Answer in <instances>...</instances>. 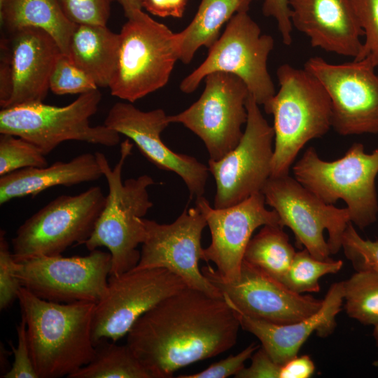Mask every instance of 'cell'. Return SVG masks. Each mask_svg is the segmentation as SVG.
<instances>
[{"instance_id":"cell-1","label":"cell","mask_w":378,"mask_h":378,"mask_svg":"<svg viewBox=\"0 0 378 378\" xmlns=\"http://www.w3.org/2000/svg\"><path fill=\"white\" fill-rule=\"evenodd\" d=\"M240 328L224 297L186 287L141 316L127 334V345L151 378H169L232 348Z\"/></svg>"},{"instance_id":"cell-2","label":"cell","mask_w":378,"mask_h":378,"mask_svg":"<svg viewBox=\"0 0 378 378\" xmlns=\"http://www.w3.org/2000/svg\"><path fill=\"white\" fill-rule=\"evenodd\" d=\"M18 300L38 378H69L90 362L95 354L92 319L96 303L48 301L22 286Z\"/></svg>"},{"instance_id":"cell-3","label":"cell","mask_w":378,"mask_h":378,"mask_svg":"<svg viewBox=\"0 0 378 378\" xmlns=\"http://www.w3.org/2000/svg\"><path fill=\"white\" fill-rule=\"evenodd\" d=\"M132 147L129 139L120 144V159L113 168L104 153H95L108 193L94 230L84 244L90 251L101 246L108 248L111 255L109 276L119 275L137 265L141 251L136 248L146 237L143 218L153 206L147 190L155 183L151 176L144 174L122 182L123 166Z\"/></svg>"},{"instance_id":"cell-4","label":"cell","mask_w":378,"mask_h":378,"mask_svg":"<svg viewBox=\"0 0 378 378\" xmlns=\"http://www.w3.org/2000/svg\"><path fill=\"white\" fill-rule=\"evenodd\" d=\"M279 90L264 105L274 118L271 176L289 174L298 154L309 141L332 127V103L320 80L304 69L288 64L276 71Z\"/></svg>"},{"instance_id":"cell-5","label":"cell","mask_w":378,"mask_h":378,"mask_svg":"<svg viewBox=\"0 0 378 378\" xmlns=\"http://www.w3.org/2000/svg\"><path fill=\"white\" fill-rule=\"evenodd\" d=\"M292 169L294 178L324 202L343 200L351 223L360 230L376 222L378 148L368 153L363 144L354 143L343 157L326 161L310 146Z\"/></svg>"},{"instance_id":"cell-6","label":"cell","mask_w":378,"mask_h":378,"mask_svg":"<svg viewBox=\"0 0 378 378\" xmlns=\"http://www.w3.org/2000/svg\"><path fill=\"white\" fill-rule=\"evenodd\" d=\"M113 96L133 103L167 83L180 57L178 33L139 10L122 26Z\"/></svg>"},{"instance_id":"cell-7","label":"cell","mask_w":378,"mask_h":378,"mask_svg":"<svg viewBox=\"0 0 378 378\" xmlns=\"http://www.w3.org/2000/svg\"><path fill=\"white\" fill-rule=\"evenodd\" d=\"M101 99L97 89L80 94L63 106L36 102L1 108L0 134L23 138L37 146L45 155L66 141L116 146L120 142L119 133L105 125L90 124V118L97 113Z\"/></svg>"},{"instance_id":"cell-8","label":"cell","mask_w":378,"mask_h":378,"mask_svg":"<svg viewBox=\"0 0 378 378\" xmlns=\"http://www.w3.org/2000/svg\"><path fill=\"white\" fill-rule=\"evenodd\" d=\"M274 46L272 36L262 34L248 10L237 12L209 48L204 62L182 80L180 89L192 93L208 74L224 72L241 79L256 102L264 105L276 93L267 69Z\"/></svg>"},{"instance_id":"cell-9","label":"cell","mask_w":378,"mask_h":378,"mask_svg":"<svg viewBox=\"0 0 378 378\" xmlns=\"http://www.w3.org/2000/svg\"><path fill=\"white\" fill-rule=\"evenodd\" d=\"M99 186L75 195H62L27 218L11 240L16 262L61 255L72 245L84 244L105 206Z\"/></svg>"},{"instance_id":"cell-10","label":"cell","mask_w":378,"mask_h":378,"mask_svg":"<svg viewBox=\"0 0 378 378\" xmlns=\"http://www.w3.org/2000/svg\"><path fill=\"white\" fill-rule=\"evenodd\" d=\"M262 192L265 204L277 213L281 226L293 231L299 246L323 260L340 251L343 233L351 222L346 208L324 202L289 174L270 176Z\"/></svg>"},{"instance_id":"cell-11","label":"cell","mask_w":378,"mask_h":378,"mask_svg":"<svg viewBox=\"0 0 378 378\" xmlns=\"http://www.w3.org/2000/svg\"><path fill=\"white\" fill-rule=\"evenodd\" d=\"M249 94L246 127L239 144L208 168L216 182L214 207L235 205L262 192L272 175L274 132Z\"/></svg>"},{"instance_id":"cell-12","label":"cell","mask_w":378,"mask_h":378,"mask_svg":"<svg viewBox=\"0 0 378 378\" xmlns=\"http://www.w3.org/2000/svg\"><path fill=\"white\" fill-rule=\"evenodd\" d=\"M200 98L183 111L168 115L170 123H180L204 142L209 160H218L240 141L246 123L249 92L239 77L214 72L204 78Z\"/></svg>"},{"instance_id":"cell-13","label":"cell","mask_w":378,"mask_h":378,"mask_svg":"<svg viewBox=\"0 0 378 378\" xmlns=\"http://www.w3.org/2000/svg\"><path fill=\"white\" fill-rule=\"evenodd\" d=\"M111 269L110 252L94 249L85 256H37L16 262L21 286L58 303H97L106 294Z\"/></svg>"},{"instance_id":"cell-14","label":"cell","mask_w":378,"mask_h":378,"mask_svg":"<svg viewBox=\"0 0 378 378\" xmlns=\"http://www.w3.org/2000/svg\"><path fill=\"white\" fill-rule=\"evenodd\" d=\"M187 287L178 275L165 268L131 270L109 276L107 290L95 304L92 340L116 342L136 321L162 300Z\"/></svg>"},{"instance_id":"cell-15","label":"cell","mask_w":378,"mask_h":378,"mask_svg":"<svg viewBox=\"0 0 378 378\" xmlns=\"http://www.w3.org/2000/svg\"><path fill=\"white\" fill-rule=\"evenodd\" d=\"M304 68L327 90L332 103V127L337 134H378V75L369 60L334 64L313 57Z\"/></svg>"},{"instance_id":"cell-16","label":"cell","mask_w":378,"mask_h":378,"mask_svg":"<svg viewBox=\"0 0 378 378\" xmlns=\"http://www.w3.org/2000/svg\"><path fill=\"white\" fill-rule=\"evenodd\" d=\"M146 237L137 265L132 270L162 267L178 275L187 287L222 298L221 292L202 274V233L207 226L199 209L186 206L172 223L160 224L143 218Z\"/></svg>"},{"instance_id":"cell-17","label":"cell","mask_w":378,"mask_h":378,"mask_svg":"<svg viewBox=\"0 0 378 378\" xmlns=\"http://www.w3.org/2000/svg\"><path fill=\"white\" fill-rule=\"evenodd\" d=\"M201 271L232 308L256 319L291 323L316 313L323 304V300L293 292L244 260L239 277L234 281H226L209 265Z\"/></svg>"},{"instance_id":"cell-18","label":"cell","mask_w":378,"mask_h":378,"mask_svg":"<svg viewBox=\"0 0 378 378\" xmlns=\"http://www.w3.org/2000/svg\"><path fill=\"white\" fill-rule=\"evenodd\" d=\"M262 192L229 207L210 206L203 196L195 199V206L204 216L211 241L204 248L202 260L212 262L226 281L238 279L246 247L253 232L265 225H281L277 213L265 207Z\"/></svg>"},{"instance_id":"cell-19","label":"cell","mask_w":378,"mask_h":378,"mask_svg":"<svg viewBox=\"0 0 378 378\" xmlns=\"http://www.w3.org/2000/svg\"><path fill=\"white\" fill-rule=\"evenodd\" d=\"M169 124L168 115L162 108L143 111L128 102L114 104L104 122L132 140L157 167L180 176L189 190L190 200L203 196L209 168L195 158L176 153L167 146L160 135Z\"/></svg>"},{"instance_id":"cell-20","label":"cell","mask_w":378,"mask_h":378,"mask_svg":"<svg viewBox=\"0 0 378 378\" xmlns=\"http://www.w3.org/2000/svg\"><path fill=\"white\" fill-rule=\"evenodd\" d=\"M293 27L313 48L359 58L364 36L350 0H288Z\"/></svg>"},{"instance_id":"cell-21","label":"cell","mask_w":378,"mask_h":378,"mask_svg":"<svg viewBox=\"0 0 378 378\" xmlns=\"http://www.w3.org/2000/svg\"><path fill=\"white\" fill-rule=\"evenodd\" d=\"M344 302L343 281L329 288L321 307L309 316L288 324H277L248 316L232 308L241 328L255 335L270 357L284 364L298 356L309 337L314 332L319 337L330 335L336 326V316Z\"/></svg>"},{"instance_id":"cell-22","label":"cell","mask_w":378,"mask_h":378,"mask_svg":"<svg viewBox=\"0 0 378 378\" xmlns=\"http://www.w3.org/2000/svg\"><path fill=\"white\" fill-rule=\"evenodd\" d=\"M13 87L1 108L43 102L50 89L54 64L62 53L55 41L37 28H24L10 34Z\"/></svg>"},{"instance_id":"cell-23","label":"cell","mask_w":378,"mask_h":378,"mask_svg":"<svg viewBox=\"0 0 378 378\" xmlns=\"http://www.w3.org/2000/svg\"><path fill=\"white\" fill-rule=\"evenodd\" d=\"M103 176L95 153L80 154L68 162L21 169L0 178V204L15 198L36 196L56 186H71Z\"/></svg>"},{"instance_id":"cell-24","label":"cell","mask_w":378,"mask_h":378,"mask_svg":"<svg viewBox=\"0 0 378 378\" xmlns=\"http://www.w3.org/2000/svg\"><path fill=\"white\" fill-rule=\"evenodd\" d=\"M120 45V34L106 25L77 24L67 56L97 87L108 88L116 70Z\"/></svg>"},{"instance_id":"cell-25","label":"cell","mask_w":378,"mask_h":378,"mask_svg":"<svg viewBox=\"0 0 378 378\" xmlns=\"http://www.w3.org/2000/svg\"><path fill=\"white\" fill-rule=\"evenodd\" d=\"M0 18L10 34L29 27L43 30L66 55L77 26L67 18L59 0H4L0 5Z\"/></svg>"},{"instance_id":"cell-26","label":"cell","mask_w":378,"mask_h":378,"mask_svg":"<svg viewBox=\"0 0 378 378\" xmlns=\"http://www.w3.org/2000/svg\"><path fill=\"white\" fill-rule=\"evenodd\" d=\"M253 0H202L190 24L178 33L179 60L189 64L197 50L209 48L219 38L222 27L237 12L248 10Z\"/></svg>"},{"instance_id":"cell-27","label":"cell","mask_w":378,"mask_h":378,"mask_svg":"<svg viewBox=\"0 0 378 378\" xmlns=\"http://www.w3.org/2000/svg\"><path fill=\"white\" fill-rule=\"evenodd\" d=\"M295 253L282 226L265 225L251 239L244 260L281 282Z\"/></svg>"},{"instance_id":"cell-28","label":"cell","mask_w":378,"mask_h":378,"mask_svg":"<svg viewBox=\"0 0 378 378\" xmlns=\"http://www.w3.org/2000/svg\"><path fill=\"white\" fill-rule=\"evenodd\" d=\"M69 378H151L127 345L104 340L95 346V354L86 365Z\"/></svg>"},{"instance_id":"cell-29","label":"cell","mask_w":378,"mask_h":378,"mask_svg":"<svg viewBox=\"0 0 378 378\" xmlns=\"http://www.w3.org/2000/svg\"><path fill=\"white\" fill-rule=\"evenodd\" d=\"M344 309L351 318L365 326L378 324V272L356 270L343 281Z\"/></svg>"},{"instance_id":"cell-30","label":"cell","mask_w":378,"mask_h":378,"mask_svg":"<svg viewBox=\"0 0 378 378\" xmlns=\"http://www.w3.org/2000/svg\"><path fill=\"white\" fill-rule=\"evenodd\" d=\"M342 265L341 260H319L304 248L295 253L281 283L297 293H317L320 290L321 277L338 272Z\"/></svg>"},{"instance_id":"cell-31","label":"cell","mask_w":378,"mask_h":378,"mask_svg":"<svg viewBox=\"0 0 378 378\" xmlns=\"http://www.w3.org/2000/svg\"><path fill=\"white\" fill-rule=\"evenodd\" d=\"M46 155L32 143L8 134L0 135V176L28 167L48 165Z\"/></svg>"},{"instance_id":"cell-32","label":"cell","mask_w":378,"mask_h":378,"mask_svg":"<svg viewBox=\"0 0 378 378\" xmlns=\"http://www.w3.org/2000/svg\"><path fill=\"white\" fill-rule=\"evenodd\" d=\"M50 90L55 94H84L98 89L94 80L76 66L69 57L61 53L50 77Z\"/></svg>"},{"instance_id":"cell-33","label":"cell","mask_w":378,"mask_h":378,"mask_svg":"<svg viewBox=\"0 0 378 378\" xmlns=\"http://www.w3.org/2000/svg\"><path fill=\"white\" fill-rule=\"evenodd\" d=\"M354 12L364 31L365 41L358 59H366L378 66V0H350Z\"/></svg>"},{"instance_id":"cell-34","label":"cell","mask_w":378,"mask_h":378,"mask_svg":"<svg viewBox=\"0 0 378 378\" xmlns=\"http://www.w3.org/2000/svg\"><path fill=\"white\" fill-rule=\"evenodd\" d=\"M342 248L356 270L370 269L378 272V241L362 238L351 222L343 233Z\"/></svg>"},{"instance_id":"cell-35","label":"cell","mask_w":378,"mask_h":378,"mask_svg":"<svg viewBox=\"0 0 378 378\" xmlns=\"http://www.w3.org/2000/svg\"><path fill=\"white\" fill-rule=\"evenodd\" d=\"M113 0H59L67 18L76 24L106 25Z\"/></svg>"},{"instance_id":"cell-36","label":"cell","mask_w":378,"mask_h":378,"mask_svg":"<svg viewBox=\"0 0 378 378\" xmlns=\"http://www.w3.org/2000/svg\"><path fill=\"white\" fill-rule=\"evenodd\" d=\"M16 261L5 237L0 232V309L4 310L18 299L20 283L15 275Z\"/></svg>"},{"instance_id":"cell-37","label":"cell","mask_w":378,"mask_h":378,"mask_svg":"<svg viewBox=\"0 0 378 378\" xmlns=\"http://www.w3.org/2000/svg\"><path fill=\"white\" fill-rule=\"evenodd\" d=\"M18 343L16 347L11 344L14 361L11 368L1 377L4 378H38L35 370L27 341V326L24 318L17 325Z\"/></svg>"},{"instance_id":"cell-38","label":"cell","mask_w":378,"mask_h":378,"mask_svg":"<svg viewBox=\"0 0 378 378\" xmlns=\"http://www.w3.org/2000/svg\"><path fill=\"white\" fill-rule=\"evenodd\" d=\"M259 345L252 343L236 355H230L225 359L214 363L207 368L197 373L178 376V378H226L239 372L245 366V362L251 358Z\"/></svg>"},{"instance_id":"cell-39","label":"cell","mask_w":378,"mask_h":378,"mask_svg":"<svg viewBox=\"0 0 378 378\" xmlns=\"http://www.w3.org/2000/svg\"><path fill=\"white\" fill-rule=\"evenodd\" d=\"M251 364L244 367L236 378H280L282 364L274 361L264 349L259 347L252 355Z\"/></svg>"},{"instance_id":"cell-40","label":"cell","mask_w":378,"mask_h":378,"mask_svg":"<svg viewBox=\"0 0 378 378\" xmlns=\"http://www.w3.org/2000/svg\"><path fill=\"white\" fill-rule=\"evenodd\" d=\"M262 13L264 15L276 20L283 43L286 46L290 45L293 41V24L288 0H264Z\"/></svg>"},{"instance_id":"cell-41","label":"cell","mask_w":378,"mask_h":378,"mask_svg":"<svg viewBox=\"0 0 378 378\" xmlns=\"http://www.w3.org/2000/svg\"><path fill=\"white\" fill-rule=\"evenodd\" d=\"M0 59V106L3 108L8 101L13 87L12 52L10 38H1Z\"/></svg>"},{"instance_id":"cell-42","label":"cell","mask_w":378,"mask_h":378,"mask_svg":"<svg viewBox=\"0 0 378 378\" xmlns=\"http://www.w3.org/2000/svg\"><path fill=\"white\" fill-rule=\"evenodd\" d=\"M314 371V363L309 356H296L282 364L280 378H309Z\"/></svg>"},{"instance_id":"cell-43","label":"cell","mask_w":378,"mask_h":378,"mask_svg":"<svg viewBox=\"0 0 378 378\" xmlns=\"http://www.w3.org/2000/svg\"><path fill=\"white\" fill-rule=\"evenodd\" d=\"M122 7L125 16L128 18L135 12L142 10L140 0H116Z\"/></svg>"},{"instance_id":"cell-44","label":"cell","mask_w":378,"mask_h":378,"mask_svg":"<svg viewBox=\"0 0 378 378\" xmlns=\"http://www.w3.org/2000/svg\"><path fill=\"white\" fill-rule=\"evenodd\" d=\"M167 1L170 10V16L174 18H181L183 15L188 0Z\"/></svg>"},{"instance_id":"cell-45","label":"cell","mask_w":378,"mask_h":378,"mask_svg":"<svg viewBox=\"0 0 378 378\" xmlns=\"http://www.w3.org/2000/svg\"><path fill=\"white\" fill-rule=\"evenodd\" d=\"M373 336L378 346V324L374 326Z\"/></svg>"},{"instance_id":"cell-46","label":"cell","mask_w":378,"mask_h":378,"mask_svg":"<svg viewBox=\"0 0 378 378\" xmlns=\"http://www.w3.org/2000/svg\"><path fill=\"white\" fill-rule=\"evenodd\" d=\"M4 0H0V5L4 2Z\"/></svg>"}]
</instances>
